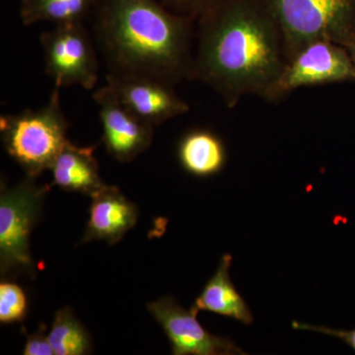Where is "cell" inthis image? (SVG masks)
<instances>
[{
  "mask_svg": "<svg viewBox=\"0 0 355 355\" xmlns=\"http://www.w3.org/2000/svg\"><path fill=\"white\" fill-rule=\"evenodd\" d=\"M44 67L55 87L79 85L93 89L98 81V62L90 35L83 23L55 25L42 33Z\"/></svg>",
  "mask_w": 355,
  "mask_h": 355,
  "instance_id": "obj_7",
  "label": "cell"
},
{
  "mask_svg": "<svg viewBox=\"0 0 355 355\" xmlns=\"http://www.w3.org/2000/svg\"><path fill=\"white\" fill-rule=\"evenodd\" d=\"M27 298L23 289L11 282L0 284V322L19 323L27 314Z\"/></svg>",
  "mask_w": 355,
  "mask_h": 355,
  "instance_id": "obj_17",
  "label": "cell"
},
{
  "mask_svg": "<svg viewBox=\"0 0 355 355\" xmlns=\"http://www.w3.org/2000/svg\"><path fill=\"white\" fill-rule=\"evenodd\" d=\"M174 7L180 14L191 18L200 17L210 7L216 6L220 0H165Z\"/></svg>",
  "mask_w": 355,
  "mask_h": 355,
  "instance_id": "obj_18",
  "label": "cell"
},
{
  "mask_svg": "<svg viewBox=\"0 0 355 355\" xmlns=\"http://www.w3.org/2000/svg\"><path fill=\"white\" fill-rule=\"evenodd\" d=\"M89 220L83 243L105 241L114 245L120 242L139 218V210L116 186L104 187L91 197Z\"/></svg>",
  "mask_w": 355,
  "mask_h": 355,
  "instance_id": "obj_11",
  "label": "cell"
},
{
  "mask_svg": "<svg viewBox=\"0 0 355 355\" xmlns=\"http://www.w3.org/2000/svg\"><path fill=\"white\" fill-rule=\"evenodd\" d=\"M24 355H55L49 336L44 335V327H41L37 333L26 334Z\"/></svg>",
  "mask_w": 355,
  "mask_h": 355,
  "instance_id": "obj_19",
  "label": "cell"
},
{
  "mask_svg": "<svg viewBox=\"0 0 355 355\" xmlns=\"http://www.w3.org/2000/svg\"><path fill=\"white\" fill-rule=\"evenodd\" d=\"M20 17L23 24L39 22L55 25L83 23L94 11L98 0H19Z\"/></svg>",
  "mask_w": 355,
  "mask_h": 355,
  "instance_id": "obj_15",
  "label": "cell"
},
{
  "mask_svg": "<svg viewBox=\"0 0 355 355\" xmlns=\"http://www.w3.org/2000/svg\"><path fill=\"white\" fill-rule=\"evenodd\" d=\"M93 99L99 110L103 142L112 157L121 163L132 162L148 149L155 127L132 113L109 84L97 89Z\"/></svg>",
  "mask_w": 355,
  "mask_h": 355,
  "instance_id": "obj_8",
  "label": "cell"
},
{
  "mask_svg": "<svg viewBox=\"0 0 355 355\" xmlns=\"http://www.w3.org/2000/svg\"><path fill=\"white\" fill-rule=\"evenodd\" d=\"M279 23L291 60L305 46L328 41L347 48L355 42V0H266Z\"/></svg>",
  "mask_w": 355,
  "mask_h": 355,
  "instance_id": "obj_4",
  "label": "cell"
},
{
  "mask_svg": "<svg viewBox=\"0 0 355 355\" xmlns=\"http://www.w3.org/2000/svg\"><path fill=\"white\" fill-rule=\"evenodd\" d=\"M292 327L295 330L316 331V333L324 334V335L336 336L347 343L355 352V329L350 331L335 330V329L328 328V327L314 326V324L299 323L297 321H294L292 323Z\"/></svg>",
  "mask_w": 355,
  "mask_h": 355,
  "instance_id": "obj_20",
  "label": "cell"
},
{
  "mask_svg": "<svg viewBox=\"0 0 355 355\" xmlns=\"http://www.w3.org/2000/svg\"><path fill=\"white\" fill-rule=\"evenodd\" d=\"M69 123L55 87L48 103L37 111L27 109L16 114H2L0 132L6 153L28 177L37 178L50 170L67 139Z\"/></svg>",
  "mask_w": 355,
  "mask_h": 355,
  "instance_id": "obj_3",
  "label": "cell"
},
{
  "mask_svg": "<svg viewBox=\"0 0 355 355\" xmlns=\"http://www.w3.org/2000/svg\"><path fill=\"white\" fill-rule=\"evenodd\" d=\"M178 159L184 171L207 178L218 174L226 163V149L222 140L207 130H191L178 146Z\"/></svg>",
  "mask_w": 355,
  "mask_h": 355,
  "instance_id": "obj_14",
  "label": "cell"
},
{
  "mask_svg": "<svg viewBox=\"0 0 355 355\" xmlns=\"http://www.w3.org/2000/svg\"><path fill=\"white\" fill-rule=\"evenodd\" d=\"M94 150L95 146L80 147L67 142L51 165L53 184L90 198L101 190L106 184L100 177Z\"/></svg>",
  "mask_w": 355,
  "mask_h": 355,
  "instance_id": "obj_12",
  "label": "cell"
},
{
  "mask_svg": "<svg viewBox=\"0 0 355 355\" xmlns=\"http://www.w3.org/2000/svg\"><path fill=\"white\" fill-rule=\"evenodd\" d=\"M146 307L164 330L174 355L245 354L229 338L209 333L198 321L197 312L184 309L171 296L148 303Z\"/></svg>",
  "mask_w": 355,
  "mask_h": 355,
  "instance_id": "obj_9",
  "label": "cell"
},
{
  "mask_svg": "<svg viewBox=\"0 0 355 355\" xmlns=\"http://www.w3.org/2000/svg\"><path fill=\"white\" fill-rule=\"evenodd\" d=\"M50 187L26 177L13 188L2 182L0 191V275L2 280L19 275L34 277L36 265L30 253V235L36 225L44 197Z\"/></svg>",
  "mask_w": 355,
  "mask_h": 355,
  "instance_id": "obj_5",
  "label": "cell"
},
{
  "mask_svg": "<svg viewBox=\"0 0 355 355\" xmlns=\"http://www.w3.org/2000/svg\"><path fill=\"white\" fill-rule=\"evenodd\" d=\"M93 12L95 37L110 73L172 86L193 78V18L170 12L155 0H98Z\"/></svg>",
  "mask_w": 355,
  "mask_h": 355,
  "instance_id": "obj_2",
  "label": "cell"
},
{
  "mask_svg": "<svg viewBox=\"0 0 355 355\" xmlns=\"http://www.w3.org/2000/svg\"><path fill=\"white\" fill-rule=\"evenodd\" d=\"M231 263L232 256L223 254L216 273L203 287L191 309L197 313L207 311L249 326L253 324V314L230 279Z\"/></svg>",
  "mask_w": 355,
  "mask_h": 355,
  "instance_id": "obj_13",
  "label": "cell"
},
{
  "mask_svg": "<svg viewBox=\"0 0 355 355\" xmlns=\"http://www.w3.org/2000/svg\"><path fill=\"white\" fill-rule=\"evenodd\" d=\"M198 18L193 78L214 89L230 109L247 95L265 97L287 62L266 0H220Z\"/></svg>",
  "mask_w": 355,
  "mask_h": 355,
  "instance_id": "obj_1",
  "label": "cell"
},
{
  "mask_svg": "<svg viewBox=\"0 0 355 355\" xmlns=\"http://www.w3.org/2000/svg\"><path fill=\"white\" fill-rule=\"evenodd\" d=\"M49 340L55 355H83L90 354V335L69 307L55 313Z\"/></svg>",
  "mask_w": 355,
  "mask_h": 355,
  "instance_id": "obj_16",
  "label": "cell"
},
{
  "mask_svg": "<svg viewBox=\"0 0 355 355\" xmlns=\"http://www.w3.org/2000/svg\"><path fill=\"white\" fill-rule=\"evenodd\" d=\"M355 81L349 51L328 41L313 42L287 60L263 99L275 102L301 87Z\"/></svg>",
  "mask_w": 355,
  "mask_h": 355,
  "instance_id": "obj_6",
  "label": "cell"
},
{
  "mask_svg": "<svg viewBox=\"0 0 355 355\" xmlns=\"http://www.w3.org/2000/svg\"><path fill=\"white\" fill-rule=\"evenodd\" d=\"M107 84L132 113L153 127L190 110L188 103L174 92L172 85L162 81L110 73Z\"/></svg>",
  "mask_w": 355,
  "mask_h": 355,
  "instance_id": "obj_10",
  "label": "cell"
},
{
  "mask_svg": "<svg viewBox=\"0 0 355 355\" xmlns=\"http://www.w3.org/2000/svg\"><path fill=\"white\" fill-rule=\"evenodd\" d=\"M347 51H349L350 58H352V64L354 65L355 69V42L354 44H350L349 46H347Z\"/></svg>",
  "mask_w": 355,
  "mask_h": 355,
  "instance_id": "obj_21",
  "label": "cell"
}]
</instances>
